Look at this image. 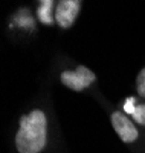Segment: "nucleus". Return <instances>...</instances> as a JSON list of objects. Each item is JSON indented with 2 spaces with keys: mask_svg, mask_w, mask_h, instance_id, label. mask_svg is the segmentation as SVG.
Instances as JSON below:
<instances>
[{
  "mask_svg": "<svg viewBox=\"0 0 145 153\" xmlns=\"http://www.w3.org/2000/svg\"><path fill=\"white\" fill-rule=\"evenodd\" d=\"M47 143V118L41 110H32L20 118L16 135L18 153H40Z\"/></svg>",
  "mask_w": 145,
  "mask_h": 153,
  "instance_id": "nucleus-1",
  "label": "nucleus"
},
{
  "mask_svg": "<svg viewBox=\"0 0 145 153\" xmlns=\"http://www.w3.org/2000/svg\"><path fill=\"white\" fill-rule=\"evenodd\" d=\"M95 81H96L95 72H92L86 66H78L75 71H64L61 74V83L75 92L84 91Z\"/></svg>",
  "mask_w": 145,
  "mask_h": 153,
  "instance_id": "nucleus-2",
  "label": "nucleus"
},
{
  "mask_svg": "<svg viewBox=\"0 0 145 153\" xmlns=\"http://www.w3.org/2000/svg\"><path fill=\"white\" fill-rule=\"evenodd\" d=\"M112 126H113L115 132L118 133V136L124 143H135L139 136V132L136 129V126L133 124V121L119 110L112 113Z\"/></svg>",
  "mask_w": 145,
  "mask_h": 153,
  "instance_id": "nucleus-3",
  "label": "nucleus"
},
{
  "mask_svg": "<svg viewBox=\"0 0 145 153\" xmlns=\"http://www.w3.org/2000/svg\"><path fill=\"white\" fill-rule=\"evenodd\" d=\"M81 0H60L55 9V20L61 28L67 29L75 23L80 14Z\"/></svg>",
  "mask_w": 145,
  "mask_h": 153,
  "instance_id": "nucleus-4",
  "label": "nucleus"
},
{
  "mask_svg": "<svg viewBox=\"0 0 145 153\" xmlns=\"http://www.w3.org/2000/svg\"><path fill=\"white\" fill-rule=\"evenodd\" d=\"M41 6L40 11H38V16H40V20L46 25L52 23V17H50V6H52V0H40Z\"/></svg>",
  "mask_w": 145,
  "mask_h": 153,
  "instance_id": "nucleus-5",
  "label": "nucleus"
},
{
  "mask_svg": "<svg viewBox=\"0 0 145 153\" xmlns=\"http://www.w3.org/2000/svg\"><path fill=\"white\" fill-rule=\"evenodd\" d=\"M131 118H133L136 123L145 126V104H141V106H136L135 112L131 113Z\"/></svg>",
  "mask_w": 145,
  "mask_h": 153,
  "instance_id": "nucleus-6",
  "label": "nucleus"
},
{
  "mask_svg": "<svg viewBox=\"0 0 145 153\" xmlns=\"http://www.w3.org/2000/svg\"><path fill=\"white\" fill-rule=\"evenodd\" d=\"M136 89H138L139 97H144L145 98V68L141 69L138 78H136Z\"/></svg>",
  "mask_w": 145,
  "mask_h": 153,
  "instance_id": "nucleus-7",
  "label": "nucleus"
},
{
  "mask_svg": "<svg viewBox=\"0 0 145 153\" xmlns=\"http://www.w3.org/2000/svg\"><path fill=\"white\" fill-rule=\"evenodd\" d=\"M136 103H135V98H127L125 100V104H124V110H125V113H133L135 112V109H136V106H135Z\"/></svg>",
  "mask_w": 145,
  "mask_h": 153,
  "instance_id": "nucleus-8",
  "label": "nucleus"
}]
</instances>
